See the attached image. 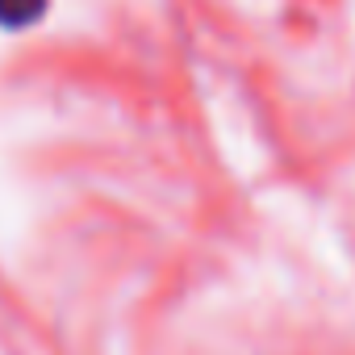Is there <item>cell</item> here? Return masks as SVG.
<instances>
[{
	"label": "cell",
	"instance_id": "cell-1",
	"mask_svg": "<svg viewBox=\"0 0 355 355\" xmlns=\"http://www.w3.org/2000/svg\"><path fill=\"white\" fill-rule=\"evenodd\" d=\"M46 0H0V21L5 26H26L42 13Z\"/></svg>",
	"mask_w": 355,
	"mask_h": 355
}]
</instances>
